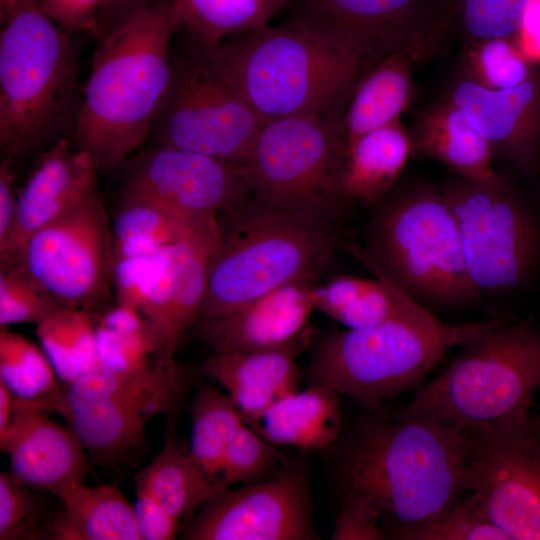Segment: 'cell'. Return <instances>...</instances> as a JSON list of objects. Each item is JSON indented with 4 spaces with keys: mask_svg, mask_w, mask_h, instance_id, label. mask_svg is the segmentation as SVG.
<instances>
[{
    "mask_svg": "<svg viewBox=\"0 0 540 540\" xmlns=\"http://www.w3.org/2000/svg\"><path fill=\"white\" fill-rule=\"evenodd\" d=\"M468 440L391 412L367 418L340 466L342 499L369 509L389 531L447 511L467 488ZM385 534V535H386Z\"/></svg>",
    "mask_w": 540,
    "mask_h": 540,
    "instance_id": "6da1fadb",
    "label": "cell"
},
{
    "mask_svg": "<svg viewBox=\"0 0 540 540\" xmlns=\"http://www.w3.org/2000/svg\"><path fill=\"white\" fill-rule=\"evenodd\" d=\"M181 29L174 0H152L99 42L71 138L97 171L122 164L151 133L171 79V40Z\"/></svg>",
    "mask_w": 540,
    "mask_h": 540,
    "instance_id": "7a4b0ae2",
    "label": "cell"
},
{
    "mask_svg": "<svg viewBox=\"0 0 540 540\" xmlns=\"http://www.w3.org/2000/svg\"><path fill=\"white\" fill-rule=\"evenodd\" d=\"M218 56L265 122L291 117H343L373 54L294 18L231 36Z\"/></svg>",
    "mask_w": 540,
    "mask_h": 540,
    "instance_id": "3957f363",
    "label": "cell"
},
{
    "mask_svg": "<svg viewBox=\"0 0 540 540\" xmlns=\"http://www.w3.org/2000/svg\"><path fill=\"white\" fill-rule=\"evenodd\" d=\"M0 33L2 157H38L71 139L79 116L78 51L40 0H18Z\"/></svg>",
    "mask_w": 540,
    "mask_h": 540,
    "instance_id": "277c9868",
    "label": "cell"
},
{
    "mask_svg": "<svg viewBox=\"0 0 540 540\" xmlns=\"http://www.w3.org/2000/svg\"><path fill=\"white\" fill-rule=\"evenodd\" d=\"M217 219L219 242L200 318L227 315L290 283L317 281L339 242L335 221L253 197Z\"/></svg>",
    "mask_w": 540,
    "mask_h": 540,
    "instance_id": "5b68a950",
    "label": "cell"
},
{
    "mask_svg": "<svg viewBox=\"0 0 540 540\" xmlns=\"http://www.w3.org/2000/svg\"><path fill=\"white\" fill-rule=\"evenodd\" d=\"M539 391L540 324L508 316L394 413L452 432L492 428L528 415Z\"/></svg>",
    "mask_w": 540,
    "mask_h": 540,
    "instance_id": "8992f818",
    "label": "cell"
},
{
    "mask_svg": "<svg viewBox=\"0 0 540 540\" xmlns=\"http://www.w3.org/2000/svg\"><path fill=\"white\" fill-rule=\"evenodd\" d=\"M349 250L424 306L463 307L482 297L469 276L456 219L430 183L390 191L373 206L365 248Z\"/></svg>",
    "mask_w": 540,
    "mask_h": 540,
    "instance_id": "52a82bcc",
    "label": "cell"
},
{
    "mask_svg": "<svg viewBox=\"0 0 540 540\" xmlns=\"http://www.w3.org/2000/svg\"><path fill=\"white\" fill-rule=\"evenodd\" d=\"M507 317L448 323L423 306L375 326L336 329L313 349L310 382L375 406L415 388L451 349Z\"/></svg>",
    "mask_w": 540,
    "mask_h": 540,
    "instance_id": "ba28073f",
    "label": "cell"
},
{
    "mask_svg": "<svg viewBox=\"0 0 540 540\" xmlns=\"http://www.w3.org/2000/svg\"><path fill=\"white\" fill-rule=\"evenodd\" d=\"M347 158L343 117H291L265 122L238 167L253 198L336 222Z\"/></svg>",
    "mask_w": 540,
    "mask_h": 540,
    "instance_id": "9c48e42d",
    "label": "cell"
},
{
    "mask_svg": "<svg viewBox=\"0 0 540 540\" xmlns=\"http://www.w3.org/2000/svg\"><path fill=\"white\" fill-rule=\"evenodd\" d=\"M263 124L215 48L192 40L186 52L172 58L170 83L150 134L156 146L239 166Z\"/></svg>",
    "mask_w": 540,
    "mask_h": 540,
    "instance_id": "30bf717a",
    "label": "cell"
},
{
    "mask_svg": "<svg viewBox=\"0 0 540 540\" xmlns=\"http://www.w3.org/2000/svg\"><path fill=\"white\" fill-rule=\"evenodd\" d=\"M456 219L469 276L481 294L522 287L540 261V228L504 182L457 176L441 189Z\"/></svg>",
    "mask_w": 540,
    "mask_h": 540,
    "instance_id": "8fae6325",
    "label": "cell"
},
{
    "mask_svg": "<svg viewBox=\"0 0 540 540\" xmlns=\"http://www.w3.org/2000/svg\"><path fill=\"white\" fill-rule=\"evenodd\" d=\"M13 258L61 305L90 313L103 306L111 293L114 257L98 184L31 235Z\"/></svg>",
    "mask_w": 540,
    "mask_h": 540,
    "instance_id": "7c38bea8",
    "label": "cell"
},
{
    "mask_svg": "<svg viewBox=\"0 0 540 540\" xmlns=\"http://www.w3.org/2000/svg\"><path fill=\"white\" fill-rule=\"evenodd\" d=\"M464 433L475 505L509 540H540V416Z\"/></svg>",
    "mask_w": 540,
    "mask_h": 540,
    "instance_id": "4fadbf2b",
    "label": "cell"
},
{
    "mask_svg": "<svg viewBox=\"0 0 540 540\" xmlns=\"http://www.w3.org/2000/svg\"><path fill=\"white\" fill-rule=\"evenodd\" d=\"M188 540L316 539L307 480L296 469L240 488H222L185 523Z\"/></svg>",
    "mask_w": 540,
    "mask_h": 540,
    "instance_id": "5bb4252c",
    "label": "cell"
},
{
    "mask_svg": "<svg viewBox=\"0 0 540 540\" xmlns=\"http://www.w3.org/2000/svg\"><path fill=\"white\" fill-rule=\"evenodd\" d=\"M292 18L380 60L415 43L431 52L450 28L449 0H293Z\"/></svg>",
    "mask_w": 540,
    "mask_h": 540,
    "instance_id": "9a60e30c",
    "label": "cell"
},
{
    "mask_svg": "<svg viewBox=\"0 0 540 540\" xmlns=\"http://www.w3.org/2000/svg\"><path fill=\"white\" fill-rule=\"evenodd\" d=\"M123 190L183 218L218 215L252 197L238 166L198 152L159 146L129 160Z\"/></svg>",
    "mask_w": 540,
    "mask_h": 540,
    "instance_id": "2e32d148",
    "label": "cell"
},
{
    "mask_svg": "<svg viewBox=\"0 0 540 540\" xmlns=\"http://www.w3.org/2000/svg\"><path fill=\"white\" fill-rule=\"evenodd\" d=\"M218 242L217 215L206 214L192 219L169 247L151 294L158 318L156 360H173L182 336L200 318Z\"/></svg>",
    "mask_w": 540,
    "mask_h": 540,
    "instance_id": "e0dca14e",
    "label": "cell"
},
{
    "mask_svg": "<svg viewBox=\"0 0 540 540\" xmlns=\"http://www.w3.org/2000/svg\"><path fill=\"white\" fill-rule=\"evenodd\" d=\"M449 99L490 144L494 155L532 178L540 165V72L509 89L484 88L468 78Z\"/></svg>",
    "mask_w": 540,
    "mask_h": 540,
    "instance_id": "ac0fdd59",
    "label": "cell"
},
{
    "mask_svg": "<svg viewBox=\"0 0 540 540\" xmlns=\"http://www.w3.org/2000/svg\"><path fill=\"white\" fill-rule=\"evenodd\" d=\"M317 281L274 289L220 317L200 318L191 328L213 352H247L289 346L310 336L316 310Z\"/></svg>",
    "mask_w": 540,
    "mask_h": 540,
    "instance_id": "d6986e66",
    "label": "cell"
},
{
    "mask_svg": "<svg viewBox=\"0 0 540 540\" xmlns=\"http://www.w3.org/2000/svg\"><path fill=\"white\" fill-rule=\"evenodd\" d=\"M0 450L10 461V475L19 483L53 495L85 482L90 460L75 433L15 398L12 421L0 437Z\"/></svg>",
    "mask_w": 540,
    "mask_h": 540,
    "instance_id": "ffe728a7",
    "label": "cell"
},
{
    "mask_svg": "<svg viewBox=\"0 0 540 540\" xmlns=\"http://www.w3.org/2000/svg\"><path fill=\"white\" fill-rule=\"evenodd\" d=\"M96 172L90 157L71 139L60 140L39 155L18 191L14 228L0 260L16 257L31 235L75 204L97 183Z\"/></svg>",
    "mask_w": 540,
    "mask_h": 540,
    "instance_id": "44dd1931",
    "label": "cell"
},
{
    "mask_svg": "<svg viewBox=\"0 0 540 540\" xmlns=\"http://www.w3.org/2000/svg\"><path fill=\"white\" fill-rule=\"evenodd\" d=\"M308 341L309 336L278 349L213 352L201 369L226 390L244 422L256 430L267 409L298 390L297 357Z\"/></svg>",
    "mask_w": 540,
    "mask_h": 540,
    "instance_id": "7402d4cb",
    "label": "cell"
},
{
    "mask_svg": "<svg viewBox=\"0 0 540 540\" xmlns=\"http://www.w3.org/2000/svg\"><path fill=\"white\" fill-rule=\"evenodd\" d=\"M192 375L175 359L155 360L132 371H118L100 363L56 393L26 405L64 419L77 408L106 399L157 400L177 406L188 389Z\"/></svg>",
    "mask_w": 540,
    "mask_h": 540,
    "instance_id": "603a6c76",
    "label": "cell"
},
{
    "mask_svg": "<svg viewBox=\"0 0 540 540\" xmlns=\"http://www.w3.org/2000/svg\"><path fill=\"white\" fill-rule=\"evenodd\" d=\"M174 408L157 400L106 399L77 408L65 420L91 463L115 468L143 448L148 422Z\"/></svg>",
    "mask_w": 540,
    "mask_h": 540,
    "instance_id": "cb8c5ba5",
    "label": "cell"
},
{
    "mask_svg": "<svg viewBox=\"0 0 540 540\" xmlns=\"http://www.w3.org/2000/svg\"><path fill=\"white\" fill-rule=\"evenodd\" d=\"M409 134L411 155L435 160L455 175L475 182H505L492 168L490 144L450 99L422 110Z\"/></svg>",
    "mask_w": 540,
    "mask_h": 540,
    "instance_id": "d4e9b609",
    "label": "cell"
},
{
    "mask_svg": "<svg viewBox=\"0 0 540 540\" xmlns=\"http://www.w3.org/2000/svg\"><path fill=\"white\" fill-rule=\"evenodd\" d=\"M428 53L421 43L406 45L361 79L343 115L348 147L364 134L400 119L413 98V65Z\"/></svg>",
    "mask_w": 540,
    "mask_h": 540,
    "instance_id": "484cf974",
    "label": "cell"
},
{
    "mask_svg": "<svg viewBox=\"0 0 540 540\" xmlns=\"http://www.w3.org/2000/svg\"><path fill=\"white\" fill-rule=\"evenodd\" d=\"M341 426L338 393L310 384L274 403L262 415L255 431L274 446L323 449L337 440Z\"/></svg>",
    "mask_w": 540,
    "mask_h": 540,
    "instance_id": "4316f807",
    "label": "cell"
},
{
    "mask_svg": "<svg viewBox=\"0 0 540 540\" xmlns=\"http://www.w3.org/2000/svg\"><path fill=\"white\" fill-rule=\"evenodd\" d=\"M410 134L398 119L348 147L344 196L348 205L374 206L394 187L411 156Z\"/></svg>",
    "mask_w": 540,
    "mask_h": 540,
    "instance_id": "83f0119b",
    "label": "cell"
},
{
    "mask_svg": "<svg viewBox=\"0 0 540 540\" xmlns=\"http://www.w3.org/2000/svg\"><path fill=\"white\" fill-rule=\"evenodd\" d=\"M376 279L331 277L317 286L316 310L346 329L375 326L419 310L422 305L379 271Z\"/></svg>",
    "mask_w": 540,
    "mask_h": 540,
    "instance_id": "f1b7e54d",
    "label": "cell"
},
{
    "mask_svg": "<svg viewBox=\"0 0 540 540\" xmlns=\"http://www.w3.org/2000/svg\"><path fill=\"white\" fill-rule=\"evenodd\" d=\"M134 482L147 486L180 522L190 520L199 508L223 487L194 459L190 447L167 436L154 459Z\"/></svg>",
    "mask_w": 540,
    "mask_h": 540,
    "instance_id": "f546056e",
    "label": "cell"
},
{
    "mask_svg": "<svg viewBox=\"0 0 540 540\" xmlns=\"http://www.w3.org/2000/svg\"><path fill=\"white\" fill-rule=\"evenodd\" d=\"M56 496L65 508L82 540H142L134 506L116 483L91 486L69 485Z\"/></svg>",
    "mask_w": 540,
    "mask_h": 540,
    "instance_id": "4dcf8cb0",
    "label": "cell"
},
{
    "mask_svg": "<svg viewBox=\"0 0 540 540\" xmlns=\"http://www.w3.org/2000/svg\"><path fill=\"white\" fill-rule=\"evenodd\" d=\"M194 218L180 217L147 198L122 190L111 223L114 260L164 251Z\"/></svg>",
    "mask_w": 540,
    "mask_h": 540,
    "instance_id": "1f68e13d",
    "label": "cell"
},
{
    "mask_svg": "<svg viewBox=\"0 0 540 540\" xmlns=\"http://www.w3.org/2000/svg\"><path fill=\"white\" fill-rule=\"evenodd\" d=\"M290 0H174L192 40L218 47L225 38L268 26Z\"/></svg>",
    "mask_w": 540,
    "mask_h": 540,
    "instance_id": "d6a6232c",
    "label": "cell"
},
{
    "mask_svg": "<svg viewBox=\"0 0 540 540\" xmlns=\"http://www.w3.org/2000/svg\"><path fill=\"white\" fill-rule=\"evenodd\" d=\"M36 326L40 346L65 384L98 364L92 313L61 306Z\"/></svg>",
    "mask_w": 540,
    "mask_h": 540,
    "instance_id": "836d02e7",
    "label": "cell"
},
{
    "mask_svg": "<svg viewBox=\"0 0 540 540\" xmlns=\"http://www.w3.org/2000/svg\"><path fill=\"white\" fill-rule=\"evenodd\" d=\"M190 411L191 454L210 476L219 480L226 449L245 422L232 398L206 383L198 386Z\"/></svg>",
    "mask_w": 540,
    "mask_h": 540,
    "instance_id": "e575fe53",
    "label": "cell"
},
{
    "mask_svg": "<svg viewBox=\"0 0 540 540\" xmlns=\"http://www.w3.org/2000/svg\"><path fill=\"white\" fill-rule=\"evenodd\" d=\"M98 363L118 371H132L155 361L153 333L136 309L116 304L95 323Z\"/></svg>",
    "mask_w": 540,
    "mask_h": 540,
    "instance_id": "d590c367",
    "label": "cell"
},
{
    "mask_svg": "<svg viewBox=\"0 0 540 540\" xmlns=\"http://www.w3.org/2000/svg\"><path fill=\"white\" fill-rule=\"evenodd\" d=\"M59 377L47 355L34 342L7 327L0 329V381L23 401L60 390Z\"/></svg>",
    "mask_w": 540,
    "mask_h": 540,
    "instance_id": "8d00e7d4",
    "label": "cell"
},
{
    "mask_svg": "<svg viewBox=\"0 0 540 540\" xmlns=\"http://www.w3.org/2000/svg\"><path fill=\"white\" fill-rule=\"evenodd\" d=\"M464 47L466 78L484 88H515L536 73L520 53L514 38H490Z\"/></svg>",
    "mask_w": 540,
    "mask_h": 540,
    "instance_id": "74e56055",
    "label": "cell"
},
{
    "mask_svg": "<svg viewBox=\"0 0 540 540\" xmlns=\"http://www.w3.org/2000/svg\"><path fill=\"white\" fill-rule=\"evenodd\" d=\"M531 0H449L450 27L464 46L490 38H514Z\"/></svg>",
    "mask_w": 540,
    "mask_h": 540,
    "instance_id": "f35d334b",
    "label": "cell"
},
{
    "mask_svg": "<svg viewBox=\"0 0 540 540\" xmlns=\"http://www.w3.org/2000/svg\"><path fill=\"white\" fill-rule=\"evenodd\" d=\"M61 305L16 258L0 260V327L38 324Z\"/></svg>",
    "mask_w": 540,
    "mask_h": 540,
    "instance_id": "ab89813d",
    "label": "cell"
},
{
    "mask_svg": "<svg viewBox=\"0 0 540 540\" xmlns=\"http://www.w3.org/2000/svg\"><path fill=\"white\" fill-rule=\"evenodd\" d=\"M385 536L398 540H509L470 496L432 519L391 530Z\"/></svg>",
    "mask_w": 540,
    "mask_h": 540,
    "instance_id": "60d3db41",
    "label": "cell"
},
{
    "mask_svg": "<svg viewBox=\"0 0 540 540\" xmlns=\"http://www.w3.org/2000/svg\"><path fill=\"white\" fill-rule=\"evenodd\" d=\"M50 516L35 490L0 473V540L46 539Z\"/></svg>",
    "mask_w": 540,
    "mask_h": 540,
    "instance_id": "b9f144b4",
    "label": "cell"
},
{
    "mask_svg": "<svg viewBox=\"0 0 540 540\" xmlns=\"http://www.w3.org/2000/svg\"><path fill=\"white\" fill-rule=\"evenodd\" d=\"M275 447L245 423L224 454L219 473L221 486L250 483L265 474L278 459Z\"/></svg>",
    "mask_w": 540,
    "mask_h": 540,
    "instance_id": "7bdbcfd3",
    "label": "cell"
},
{
    "mask_svg": "<svg viewBox=\"0 0 540 540\" xmlns=\"http://www.w3.org/2000/svg\"><path fill=\"white\" fill-rule=\"evenodd\" d=\"M166 249L154 255L114 260L112 288L117 304L134 308L139 312L142 310L163 266Z\"/></svg>",
    "mask_w": 540,
    "mask_h": 540,
    "instance_id": "ee69618b",
    "label": "cell"
},
{
    "mask_svg": "<svg viewBox=\"0 0 540 540\" xmlns=\"http://www.w3.org/2000/svg\"><path fill=\"white\" fill-rule=\"evenodd\" d=\"M136 501L133 504L136 523L142 540H171L180 521L160 502L145 485L134 482Z\"/></svg>",
    "mask_w": 540,
    "mask_h": 540,
    "instance_id": "f6af8a7d",
    "label": "cell"
},
{
    "mask_svg": "<svg viewBox=\"0 0 540 540\" xmlns=\"http://www.w3.org/2000/svg\"><path fill=\"white\" fill-rule=\"evenodd\" d=\"M45 13L64 31H80L94 36L102 0H40Z\"/></svg>",
    "mask_w": 540,
    "mask_h": 540,
    "instance_id": "bcb514c9",
    "label": "cell"
},
{
    "mask_svg": "<svg viewBox=\"0 0 540 540\" xmlns=\"http://www.w3.org/2000/svg\"><path fill=\"white\" fill-rule=\"evenodd\" d=\"M384 538L377 517L366 507L341 499L340 510L335 519L334 540H380Z\"/></svg>",
    "mask_w": 540,
    "mask_h": 540,
    "instance_id": "7dc6e473",
    "label": "cell"
},
{
    "mask_svg": "<svg viewBox=\"0 0 540 540\" xmlns=\"http://www.w3.org/2000/svg\"><path fill=\"white\" fill-rule=\"evenodd\" d=\"M12 161L2 157L0 162V251L9 240L17 214L18 191Z\"/></svg>",
    "mask_w": 540,
    "mask_h": 540,
    "instance_id": "c3c4849f",
    "label": "cell"
},
{
    "mask_svg": "<svg viewBox=\"0 0 540 540\" xmlns=\"http://www.w3.org/2000/svg\"><path fill=\"white\" fill-rule=\"evenodd\" d=\"M152 0H102L94 36L102 41L120 28Z\"/></svg>",
    "mask_w": 540,
    "mask_h": 540,
    "instance_id": "681fc988",
    "label": "cell"
},
{
    "mask_svg": "<svg viewBox=\"0 0 540 540\" xmlns=\"http://www.w3.org/2000/svg\"><path fill=\"white\" fill-rule=\"evenodd\" d=\"M514 41L530 64H540V0L528 4Z\"/></svg>",
    "mask_w": 540,
    "mask_h": 540,
    "instance_id": "f907efd6",
    "label": "cell"
},
{
    "mask_svg": "<svg viewBox=\"0 0 540 540\" xmlns=\"http://www.w3.org/2000/svg\"><path fill=\"white\" fill-rule=\"evenodd\" d=\"M15 396L11 390L0 381V437L4 436L13 418Z\"/></svg>",
    "mask_w": 540,
    "mask_h": 540,
    "instance_id": "816d5d0a",
    "label": "cell"
},
{
    "mask_svg": "<svg viewBox=\"0 0 540 540\" xmlns=\"http://www.w3.org/2000/svg\"><path fill=\"white\" fill-rule=\"evenodd\" d=\"M18 0H0V19L1 22L5 19L9 11L17 3Z\"/></svg>",
    "mask_w": 540,
    "mask_h": 540,
    "instance_id": "f5cc1de1",
    "label": "cell"
}]
</instances>
